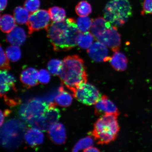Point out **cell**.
<instances>
[{
  "mask_svg": "<svg viewBox=\"0 0 152 152\" xmlns=\"http://www.w3.org/2000/svg\"><path fill=\"white\" fill-rule=\"evenodd\" d=\"M83 151L90 152H99L100 151L99 149L96 148H95L92 147H89L87 149H85Z\"/></svg>",
  "mask_w": 152,
  "mask_h": 152,
  "instance_id": "d6a6232c",
  "label": "cell"
},
{
  "mask_svg": "<svg viewBox=\"0 0 152 152\" xmlns=\"http://www.w3.org/2000/svg\"><path fill=\"white\" fill-rule=\"evenodd\" d=\"M59 92L55 98L56 104L63 107H67L71 105L73 101V98L69 92L64 91L63 86L60 87Z\"/></svg>",
  "mask_w": 152,
  "mask_h": 152,
  "instance_id": "d6986e66",
  "label": "cell"
},
{
  "mask_svg": "<svg viewBox=\"0 0 152 152\" xmlns=\"http://www.w3.org/2000/svg\"><path fill=\"white\" fill-rule=\"evenodd\" d=\"M48 12L53 22H60L65 20L66 12L63 8L58 7H53L49 9Z\"/></svg>",
  "mask_w": 152,
  "mask_h": 152,
  "instance_id": "ffe728a7",
  "label": "cell"
},
{
  "mask_svg": "<svg viewBox=\"0 0 152 152\" xmlns=\"http://www.w3.org/2000/svg\"><path fill=\"white\" fill-rule=\"evenodd\" d=\"M16 20L14 17L9 14L1 16L0 26L1 31L5 33H9L16 27Z\"/></svg>",
  "mask_w": 152,
  "mask_h": 152,
  "instance_id": "ac0fdd59",
  "label": "cell"
},
{
  "mask_svg": "<svg viewBox=\"0 0 152 152\" xmlns=\"http://www.w3.org/2000/svg\"><path fill=\"white\" fill-rule=\"evenodd\" d=\"M1 64L0 68L1 70H8L11 69V66L10 64L9 59L5 54L4 50L1 45Z\"/></svg>",
  "mask_w": 152,
  "mask_h": 152,
  "instance_id": "f1b7e54d",
  "label": "cell"
},
{
  "mask_svg": "<svg viewBox=\"0 0 152 152\" xmlns=\"http://www.w3.org/2000/svg\"><path fill=\"white\" fill-rule=\"evenodd\" d=\"M60 117L59 110L56 107L54 103L50 102L44 115L34 121L30 126L39 129L42 132H46L58 123Z\"/></svg>",
  "mask_w": 152,
  "mask_h": 152,
  "instance_id": "52a82bcc",
  "label": "cell"
},
{
  "mask_svg": "<svg viewBox=\"0 0 152 152\" xmlns=\"http://www.w3.org/2000/svg\"><path fill=\"white\" fill-rule=\"evenodd\" d=\"M94 142L90 136L86 137L81 139L75 144L73 148V152H78L82 150L83 151L89 147H92Z\"/></svg>",
  "mask_w": 152,
  "mask_h": 152,
  "instance_id": "484cf974",
  "label": "cell"
},
{
  "mask_svg": "<svg viewBox=\"0 0 152 152\" xmlns=\"http://www.w3.org/2000/svg\"><path fill=\"white\" fill-rule=\"evenodd\" d=\"M92 20L88 17H80L78 18L77 24L78 28L83 33L87 32L91 28Z\"/></svg>",
  "mask_w": 152,
  "mask_h": 152,
  "instance_id": "4316f807",
  "label": "cell"
},
{
  "mask_svg": "<svg viewBox=\"0 0 152 152\" xmlns=\"http://www.w3.org/2000/svg\"><path fill=\"white\" fill-rule=\"evenodd\" d=\"M63 61L57 59H53L49 61L47 65L48 69L53 75L59 76L62 71Z\"/></svg>",
  "mask_w": 152,
  "mask_h": 152,
  "instance_id": "cb8c5ba5",
  "label": "cell"
},
{
  "mask_svg": "<svg viewBox=\"0 0 152 152\" xmlns=\"http://www.w3.org/2000/svg\"><path fill=\"white\" fill-rule=\"evenodd\" d=\"M109 61L116 71H124L128 66V58L124 54L118 51L115 52Z\"/></svg>",
  "mask_w": 152,
  "mask_h": 152,
  "instance_id": "e0dca14e",
  "label": "cell"
},
{
  "mask_svg": "<svg viewBox=\"0 0 152 152\" xmlns=\"http://www.w3.org/2000/svg\"><path fill=\"white\" fill-rule=\"evenodd\" d=\"M141 14H152V0H144Z\"/></svg>",
  "mask_w": 152,
  "mask_h": 152,
  "instance_id": "4dcf8cb0",
  "label": "cell"
},
{
  "mask_svg": "<svg viewBox=\"0 0 152 152\" xmlns=\"http://www.w3.org/2000/svg\"><path fill=\"white\" fill-rule=\"evenodd\" d=\"M72 93L74 97L79 102L88 106L96 104L102 96L94 86L87 83L79 85Z\"/></svg>",
  "mask_w": 152,
  "mask_h": 152,
  "instance_id": "8992f818",
  "label": "cell"
},
{
  "mask_svg": "<svg viewBox=\"0 0 152 152\" xmlns=\"http://www.w3.org/2000/svg\"><path fill=\"white\" fill-rule=\"evenodd\" d=\"M48 134L55 143L61 145L65 143L66 138V130L62 124L57 123L53 125L49 129Z\"/></svg>",
  "mask_w": 152,
  "mask_h": 152,
  "instance_id": "7c38bea8",
  "label": "cell"
},
{
  "mask_svg": "<svg viewBox=\"0 0 152 152\" xmlns=\"http://www.w3.org/2000/svg\"><path fill=\"white\" fill-rule=\"evenodd\" d=\"M16 79L7 70H1L0 73V93L1 96L12 88L15 91H16L15 87Z\"/></svg>",
  "mask_w": 152,
  "mask_h": 152,
  "instance_id": "9a60e30c",
  "label": "cell"
},
{
  "mask_svg": "<svg viewBox=\"0 0 152 152\" xmlns=\"http://www.w3.org/2000/svg\"><path fill=\"white\" fill-rule=\"evenodd\" d=\"M10 113L11 111L9 110H6L3 113L4 114V115L6 116L8 115Z\"/></svg>",
  "mask_w": 152,
  "mask_h": 152,
  "instance_id": "e575fe53",
  "label": "cell"
},
{
  "mask_svg": "<svg viewBox=\"0 0 152 152\" xmlns=\"http://www.w3.org/2000/svg\"><path fill=\"white\" fill-rule=\"evenodd\" d=\"M45 30L47 37L56 52L68 51L75 47L81 34L73 18L53 22Z\"/></svg>",
  "mask_w": 152,
  "mask_h": 152,
  "instance_id": "6da1fadb",
  "label": "cell"
},
{
  "mask_svg": "<svg viewBox=\"0 0 152 152\" xmlns=\"http://www.w3.org/2000/svg\"><path fill=\"white\" fill-rule=\"evenodd\" d=\"M29 15L28 11L21 7H17L14 9V18L16 22L19 24L27 23Z\"/></svg>",
  "mask_w": 152,
  "mask_h": 152,
  "instance_id": "44dd1931",
  "label": "cell"
},
{
  "mask_svg": "<svg viewBox=\"0 0 152 152\" xmlns=\"http://www.w3.org/2000/svg\"><path fill=\"white\" fill-rule=\"evenodd\" d=\"M50 18L48 12L45 10H39L32 13L26 23L28 34L31 35L34 32L46 29L49 25Z\"/></svg>",
  "mask_w": 152,
  "mask_h": 152,
  "instance_id": "9c48e42d",
  "label": "cell"
},
{
  "mask_svg": "<svg viewBox=\"0 0 152 152\" xmlns=\"http://www.w3.org/2000/svg\"><path fill=\"white\" fill-rule=\"evenodd\" d=\"M95 114L97 116L114 115L118 117L120 112L116 106L107 96L103 95L95 104Z\"/></svg>",
  "mask_w": 152,
  "mask_h": 152,
  "instance_id": "30bf717a",
  "label": "cell"
},
{
  "mask_svg": "<svg viewBox=\"0 0 152 152\" xmlns=\"http://www.w3.org/2000/svg\"><path fill=\"white\" fill-rule=\"evenodd\" d=\"M24 137L28 145L35 147L42 144L44 136L42 131L39 129L32 127L25 133Z\"/></svg>",
  "mask_w": 152,
  "mask_h": 152,
  "instance_id": "5bb4252c",
  "label": "cell"
},
{
  "mask_svg": "<svg viewBox=\"0 0 152 152\" xmlns=\"http://www.w3.org/2000/svg\"><path fill=\"white\" fill-rule=\"evenodd\" d=\"M49 106V104L40 99H32L20 106L19 114L21 118L30 126L44 115Z\"/></svg>",
  "mask_w": 152,
  "mask_h": 152,
  "instance_id": "5b68a950",
  "label": "cell"
},
{
  "mask_svg": "<svg viewBox=\"0 0 152 152\" xmlns=\"http://www.w3.org/2000/svg\"><path fill=\"white\" fill-rule=\"evenodd\" d=\"M89 56L93 60L97 62L109 61L111 57L106 45L98 41L93 44L87 50Z\"/></svg>",
  "mask_w": 152,
  "mask_h": 152,
  "instance_id": "8fae6325",
  "label": "cell"
},
{
  "mask_svg": "<svg viewBox=\"0 0 152 152\" xmlns=\"http://www.w3.org/2000/svg\"><path fill=\"white\" fill-rule=\"evenodd\" d=\"M7 58L13 62L18 61L21 56V52L19 46L12 45L7 47L6 51Z\"/></svg>",
  "mask_w": 152,
  "mask_h": 152,
  "instance_id": "d4e9b609",
  "label": "cell"
},
{
  "mask_svg": "<svg viewBox=\"0 0 152 152\" xmlns=\"http://www.w3.org/2000/svg\"><path fill=\"white\" fill-rule=\"evenodd\" d=\"M4 114L3 113L1 110V121H0V125H1H1L3 124L4 121Z\"/></svg>",
  "mask_w": 152,
  "mask_h": 152,
  "instance_id": "836d02e7",
  "label": "cell"
},
{
  "mask_svg": "<svg viewBox=\"0 0 152 152\" xmlns=\"http://www.w3.org/2000/svg\"><path fill=\"white\" fill-rule=\"evenodd\" d=\"M26 36L23 28L17 26L7 35L6 40L11 45L20 46L25 41Z\"/></svg>",
  "mask_w": 152,
  "mask_h": 152,
  "instance_id": "2e32d148",
  "label": "cell"
},
{
  "mask_svg": "<svg viewBox=\"0 0 152 152\" xmlns=\"http://www.w3.org/2000/svg\"><path fill=\"white\" fill-rule=\"evenodd\" d=\"M40 6L39 0H26L24 7L28 12L33 13L38 10Z\"/></svg>",
  "mask_w": 152,
  "mask_h": 152,
  "instance_id": "83f0119b",
  "label": "cell"
},
{
  "mask_svg": "<svg viewBox=\"0 0 152 152\" xmlns=\"http://www.w3.org/2000/svg\"><path fill=\"white\" fill-rule=\"evenodd\" d=\"M39 81L43 84L48 83L50 80V75L49 72L45 69H41L39 72Z\"/></svg>",
  "mask_w": 152,
  "mask_h": 152,
  "instance_id": "f546056e",
  "label": "cell"
},
{
  "mask_svg": "<svg viewBox=\"0 0 152 152\" xmlns=\"http://www.w3.org/2000/svg\"><path fill=\"white\" fill-rule=\"evenodd\" d=\"M94 37V35L90 32L81 33L78 39L77 45L81 48L88 49L92 45Z\"/></svg>",
  "mask_w": 152,
  "mask_h": 152,
  "instance_id": "7402d4cb",
  "label": "cell"
},
{
  "mask_svg": "<svg viewBox=\"0 0 152 152\" xmlns=\"http://www.w3.org/2000/svg\"><path fill=\"white\" fill-rule=\"evenodd\" d=\"M132 15V8L129 0H111L104 9V19L113 26H121Z\"/></svg>",
  "mask_w": 152,
  "mask_h": 152,
  "instance_id": "277c9868",
  "label": "cell"
},
{
  "mask_svg": "<svg viewBox=\"0 0 152 152\" xmlns=\"http://www.w3.org/2000/svg\"><path fill=\"white\" fill-rule=\"evenodd\" d=\"M59 77L62 84L72 92L79 85L87 83L88 78L83 60L77 55L65 57Z\"/></svg>",
  "mask_w": 152,
  "mask_h": 152,
  "instance_id": "7a4b0ae2",
  "label": "cell"
},
{
  "mask_svg": "<svg viewBox=\"0 0 152 152\" xmlns=\"http://www.w3.org/2000/svg\"><path fill=\"white\" fill-rule=\"evenodd\" d=\"M75 9L76 13L80 17L87 16L92 12L91 5L85 1L80 2L76 6Z\"/></svg>",
  "mask_w": 152,
  "mask_h": 152,
  "instance_id": "603a6c76",
  "label": "cell"
},
{
  "mask_svg": "<svg viewBox=\"0 0 152 152\" xmlns=\"http://www.w3.org/2000/svg\"><path fill=\"white\" fill-rule=\"evenodd\" d=\"M118 117L114 115H104L96 121L91 134L97 143L104 145L116 139L120 131Z\"/></svg>",
  "mask_w": 152,
  "mask_h": 152,
  "instance_id": "3957f363",
  "label": "cell"
},
{
  "mask_svg": "<svg viewBox=\"0 0 152 152\" xmlns=\"http://www.w3.org/2000/svg\"><path fill=\"white\" fill-rule=\"evenodd\" d=\"M1 1V11L2 12L4 10L6 7L7 3V0H0Z\"/></svg>",
  "mask_w": 152,
  "mask_h": 152,
  "instance_id": "1f68e13d",
  "label": "cell"
},
{
  "mask_svg": "<svg viewBox=\"0 0 152 152\" xmlns=\"http://www.w3.org/2000/svg\"><path fill=\"white\" fill-rule=\"evenodd\" d=\"M39 72L33 68H26L21 73L20 80L28 88L35 86L38 84Z\"/></svg>",
  "mask_w": 152,
  "mask_h": 152,
  "instance_id": "4fadbf2b",
  "label": "cell"
},
{
  "mask_svg": "<svg viewBox=\"0 0 152 152\" xmlns=\"http://www.w3.org/2000/svg\"><path fill=\"white\" fill-rule=\"evenodd\" d=\"M96 38L98 41L110 48L113 52L119 50L121 43L120 34L116 26H112L110 23Z\"/></svg>",
  "mask_w": 152,
  "mask_h": 152,
  "instance_id": "ba28073f",
  "label": "cell"
}]
</instances>
